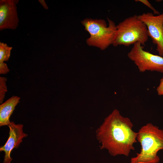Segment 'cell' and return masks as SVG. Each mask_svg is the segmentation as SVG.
I'll return each instance as SVG.
<instances>
[{
    "label": "cell",
    "mask_w": 163,
    "mask_h": 163,
    "mask_svg": "<svg viewBox=\"0 0 163 163\" xmlns=\"http://www.w3.org/2000/svg\"><path fill=\"white\" fill-rule=\"evenodd\" d=\"M130 119L124 117L117 109L114 110L104 119L96 131L100 149L108 150L111 155H123L128 156L133 145L137 142L138 132L132 129Z\"/></svg>",
    "instance_id": "obj_1"
},
{
    "label": "cell",
    "mask_w": 163,
    "mask_h": 163,
    "mask_svg": "<svg viewBox=\"0 0 163 163\" xmlns=\"http://www.w3.org/2000/svg\"><path fill=\"white\" fill-rule=\"evenodd\" d=\"M137 140L141 145V151L132 158L130 163H158V152L163 150V129L152 123L143 126L138 132Z\"/></svg>",
    "instance_id": "obj_2"
},
{
    "label": "cell",
    "mask_w": 163,
    "mask_h": 163,
    "mask_svg": "<svg viewBox=\"0 0 163 163\" xmlns=\"http://www.w3.org/2000/svg\"><path fill=\"white\" fill-rule=\"evenodd\" d=\"M117 34L113 45L129 46L139 42L145 46L149 36L145 24L134 15L125 18L116 25Z\"/></svg>",
    "instance_id": "obj_3"
},
{
    "label": "cell",
    "mask_w": 163,
    "mask_h": 163,
    "mask_svg": "<svg viewBox=\"0 0 163 163\" xmlns=\"http://www.w3.org/2000/svg\"><path fill=\"white\" fill-rule=\"evenodd\" d=\"M107 26L105 20L86 18L81 21L86 30L90 34L86 40L90 46L97 47L104 50L113 44L117 34V27L114 22L107 18Z\"/></svg>",
    "instance_id": "obj_4"
},
{
    "label": "cell",
    "mask_w": 163,
    "mask_h": 163,
    "mask_svg": "<svg viewBox=\"0 0 163 163\" xmlns=\"http://www.w3.org/2000/svg\"><path fill=\"white\" fill-rule=\"evenodd\" d=\"M129 59L137 67L140 72L147 71L163 73V57L144 50L139 42L133 44L127 54Z\"/></svg>",
    "instance_id": "obj_5"
},
{
    "label": "cell",
    "mask_w": 163,
    "mask_h": 163,
    "mask_svg": "<svg viewBox=\"0 0 163 163\" xmlns=\"http://www.w3.org/2000/svg\"><path fill=\"white\" fill-rule=\"evenodd\" d=\"M146 25L149 37L156 46L159 55L163 56V13L154 15L151 12L144 13L138 15Z\"/></svg>",
    "instance_id": "obj_6"
},
{
    "label": "cell",
    "mask_w": 163,
    "mask_h": 163,
    "mask_svg": "<svg viewBox=\"0 0 163 163\" xmlns=\"http://www.w3.org/2000/svg\"><path fill=\"white\" fill-rule=\"evenodd\" d=\"M19 0H0V30H15L19 23L17 5Z\"/></svg>",
    "instance_id": "obj_7"
},
{
    "label": "cell",
    "mask_w": 163,
    "mask_h": 163,
    "mask_svg": "<svg viewBox=\"0 0 163 163\" xmlns=\"http://www.w3.org/2000/svg\"><path fill=\"white\" fill-rule=\"evenodd\" d=\"M8 126L10 129L9 137L5 144L0 148V151L5 153L3 163H10L12 160L10 156L12 151L14 148H18L23 139L27 136L23 132V125L16 124L11 122Z\"/></svg>",
    "instance_id": "obj_8"
},
{
    "label": "cell",
    "mask_w": 163,
    "mask_h": 163,
    "mask_svg": "<svg viewBox=\"0 0 163 163\" xmlns=\"http://www.w3.org/2000/svg\"><path fill=\"white\" fill-rule=\"evenodd\" d=\"M20 98L13 96L0 105V126H8L11 123L10 118L15 107L19 103Z\"/></svg>",
    "instance_id": "obj_9"
},
{
    "label": "cell",
    "mask_w": 163,
    "mask_h": 163,
    "mask_svg": "<svg viewBox=\"0 0 163 163\" xmlns=\"http://www.w3.org/2000/svg\"><path fill=\"white\" fill-rule=\"evenodd\" d=\"M12 49L6 43L0 42V63L9 60Z\"/></svg>",
    "instance_id": "obj_10"
},
{
    "label": "cell",
    "mask_w": 163,
    "mask_h": 163,
    "mask_svg": "<svg viewBox=\"0 0 163 163\" xmlns=\"http://www.w3.org/2000/svg\"><path fill=\"white\" fill-rule=\"evenodd\" d=\"M7 78L0 77V103L2 104L4 99L5 93L7 91L6 82Z\"/></svg>",
    "instance_id": "obj_11"
},
{
    "label": "cell",
    "mask_w": 163,
    "mask_h": 163,
    "mask_svg": "<svg viewBox=\"0 0 163 163\" xmlns=\"http://www.w3.org/2000/svg\"><path fill=\"white\" fill-rule=\"evenodd\" d=\"M135 1V2H140L146 6L153 11L154 14H157V15L160 14L159 12L156 10L148 0H136Z\"/></svg>",
    "instance_id": "obj_12"
},
{
    "label": "cell",
    "mask_w": 163,
    "mask_h": 163,
    "mask_svg": "<svg viewBox=\"0 0 163 163\" xmlns=\"http://www.w3.org/2000/svg\"><path fill=\"white\" fill-rule=\"evenodd\" d=\"M10 70L6 63L4 62L0 63V74H5L9 72Z\"/></svg>",
    "instance_id": "obj_13"
},
{
    "label": "cell",
    "mask_w": 163,
    "mask_h": 163,
    "mask_svg": "<svg viewBox=\"0 0 163 163\" xmlns=\"http://www.w3.org/2000/svg\"><path fill=\"white\" fill-rule=\"evenodd\" d=\"M158 94L163 96V78L161 79L160 84L156 89Z\"/></svg>",
    "instance_id": "obj_14"
},
{
    "label": "cell",
    "mask_w": 163,
    "mask_h": 163,
    "mask_svg": "<svg viewBox=\"0 0 163 163\" xmlns=\"http://www.w3.org/2000/svg\"><path fill=\"white\" fill-rule=\"evenodd\" d=\"M38 1L44 9L46 10H47L48 9V7L44 0H38Z\"/></svg>",
    "instance_id": "obj_15"
}]
</instances>
